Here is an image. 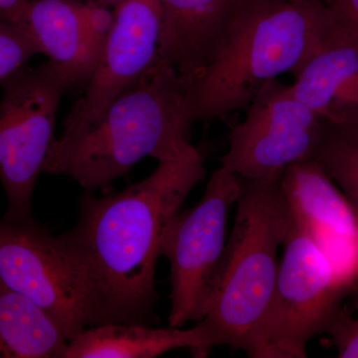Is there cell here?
I'll list each match as a JSON object with an SVG mask.
<instances>
[{"mask_svg": "<svg viewBox=\"0 0 358 358\" xmlns=\"http://www.w3.org/2000/svg\"><path fill=\"white\" fill-rule=\"evenodd\" d=\"M355 310L353 315L343 307L326 333L331 336V343L338 350V357L341 358H358V296Z\"/></svg>", "mask_w": 358, "mask_h": 358, "instance_id": "20", "label": "cell"}, {"mask_svg": "<svg viewBox=\"0 0 358 358\" xmlns=\"http://www.w3.org/2000/svg\"><path fill=\"white\" fill-rule=\"evenodd\" d=\"M256 0H160L159 62L192 78L222 50Z\"/></svg>", "mask_w": 358, "mask_h": 358, "instance_id": "12", "label": "cell"}, {"mask_svg": "<svg viewBox=\"0 0 358 358\" xmlns=\"http://www.w3.org/2000/svg\"><path fill=\"white\" fill-rule=\"evenodd\" d=\"M241 192L240 178L222 166L212 173L201 200L169 224L162 256L171 264L169 326L199 322L215 294L226 249L228 213Z\"/></svg>", "mask_w": 358, "mask_h": 358, "instance_id": "8", "label": "cell"}, {"mask_svg": "<svg viewBox=\"0 0 358 358\" xmlns=\"http://www.w3.org/2000/svg\"><path fill=\"white\" fill-rule=\"evenodd\" d=\"M76 1L89 50L98 61L114 22L115 0Z\"/></svg>", "mask_w": 358, "mask_h": 358, "instance_id": "19", "label": "cell"}, {"mask_svg": "<svg viewBox=\"0 0 358 358\" xmlns=\"http://www.w3.org/2000/svg\"><path fill=\"white\" fill-rule=\"evenodd\" d=\"M40 54L34 41L15 23L0 20V85Z\"/></svg>", "mask_w": 358, "mask_h": 358, "instance_id": "18", "label": "cell"}, {"mask_svg": "<svg viewBox=\"0 0 358 358\" xmlns=\"http://www.w3.org/2000/svg\"><path fill=\"white\" fill-rule=\"evenodd\" d=\"M331 20L358 43V0H322Z\"/></svg>", "mask_w": 358, "mask_h": 358, "instance_id": "21", "label": "cell"}, {"mask_svg": "<svg viewBox=\"0 0 358 358\" xmlns=\"http://www.w3.org/2000/svg\"><path fill=\"white\" fill-rule=\"evenodd\" d=\"M294 79V96L322 121L358 119V43L334 22Z\"/></svg>", "mask_w": 358, "mask_h": 358, "instance_id": "13", "label": "cell"}, {"mask_svg": "<svg viewBox=\"0 0 358 358\" xmlns=\"http://www.w3.org/2000/svg\"><path fill=\"white\" fill-rule=\"evenodd\" d=\"M0 181L7 199L3 219L32 217V196L44 173L61 99L73 88L70 77L50 61L26 65L1 85Z\"/></svg>", "mask_w": 358, "mask_h": 358, "instance_id": "7", "label": "cell"}, {"mask_svg": "<svg viewBox=\"0 0 358 358\" xmlns=\"http://www.w3.org/2000/svg\"><path fill=\"white\" fill-rule=\"evenodd\" d=\"M331 24L322 0H256L218 55L188 79L190 126L244 109L268 82L294 76Z\"/></svg>", "mask_w": 358, "mask_h": 358, "instance_id": "3", "label": "cell"}, {"mask_svg": "<svg viewBox=\"0 0 358 358\" xmlns=\"http://www.w3.org/2000/svg\"><path fill=\"white\" fill-rule=\"evenodd\" d=\"M280 185L294 222L307 231L341 275L358 272V214L313 162L286 169Z\"/></svg>", "mask_w": 358, "mask_h": 358, "instance_id": "11", "label": "cell"}, {"mask_svg": "<svg viewBox=\"0 0 358 358\" xmlns=\"http://www.w3.org/2000/svg\"><path fill=\"white\" fill-rule=\"evenodd\" d=\"M8 21L22 28L40 54L64 71L73 87H85L96 61L85 38L76 0H29Z\"/></svg>", "mask_w": 358, "mask_h": 358, "instance_id": "15", "label": "cell"}, {"mask_svg": "<svg viewBox=\"0 0 358 358\" xmlns=\"http://www.w3.org/2000/svg\"><path fill=\"white\" fill-rule=\"evenodd\" d=\"M188 78L157 61L95 122L52 143L44 173L67 176L87 192H110L115 180L145 157H195L186 117Z\"/></svg>", "mask_w": 358, "mask_h": 358, "instance_id": "2", "label": "cell"}, {"mask_svg": "<svg viewBox=\"0 0 358 358\" xmlns=\"http://www.w3.org/2000/svg\"><path fill=\"white\" fill-rule=\"evenodd\" d=\"M205 176L199 154L159 162L154 173L122 192L80 199L79 221L62 236L88 270L100 324H155V267L164 233Z\"/></svg>", "mask_w": 358, "mask_h": 358, "instance_id": "1", "label": "cell"}, {"mask_svg": "<svg viewBox=\"0 0 358 358\" xmlns=\"http://www.w3.org/2000/svg\"><path fill=\"white\" fill-rule=\"evenodd\" d=\"M324 121L301 102L291 85L272 80L231 129L223 169L247 180H279L289 166L312 160Z\"/></svg>", "mask_w": 358, "mask_h": 358, "instance_id": "9", "label": "cell"}, {"mask_svg": "<svg viewBox=\"0 0 358 358\" xmlns=\"http://www.w3.org/2000/svg\"><path fill=\"white\" fill-rule=\"evenodd\" d=\"M162 33L160 0H115L112 28L63 131L95 122L117 96L152 69L159 61Z\"/></svg>", "mask_w": 358, "mask_h": 358, "instance_id": "10", "label": "cell"}, {"mask_svg": "<svg viewBox=\"0 0 358 358\" xmlns=\"http://www.w3.org/2000/svg\"><path fill=\"white\" fill-rule=\"evenodd\" d=\"M240 183L217 288L208 313L197 322L212 348L227 345L248 353L274 294L280 266L278 250L293 217L280 179L240 178Z\"/></svg>", "mask_w": 358, "mask_h": 358, "instance_id": "4", "label": "cell"}, {"mask_svg": "<svg viewBox=\"0 0 358 358\" xmlns=\"http://www.w3.org/2000/svg\"><path fill=\"white\" fill-rule=\"evenodd\" d=\"M313 162L338 186L358 214V119L324 121Z\"/></svg>", "mask_w": 358, "mask_h": 358, "instance_id": "17", "label": "cell"}, {"mask_svg": "<svg viewBox=\"0 0 358 358\" xmlns=\"http://www.w3.org/2000/svg\"><path fill=\"white\" fill-rule=\"evenodd\" d=\"M282 249L274 294L249 357H307L308 341L327 333L352 294L319 245L294 220Z\"/></svg>", "mask_w": 358, "mask_h": 358, "instance_id": "5", "label": "cell"}, {"mask_svg": "<svg viewBox=\"0 0 358 358\" xmlns=\"http://www.w3.org/2000/svg\"><path fill=\"white\" fill-rule=\"evenodd\" d=\"M179 348L206 357L212 345L199 322L189 329L110 322L78 334L68 343L65 358H154Z\"/></svg>", "mask_w": 358, "mask_h": 358, "instance_id": "14", "label": "cell"}, {"mask_svg": "<svg viewBox=\"0 0 358 358\" xmlns=\"http://www.w3.org/2000/svg\"><path fill=\"white\" fill-rule=\"evenodd\" d=\"M68 343L50 313L0 284V358H65Z\"/></svg>", "mask_w": 358, "mask_h": 358, "instance_id": "16", "label": "cell"}, {"mask_svg": "<svg viewBox=\"0 0 358 358\" xmlns=\"http://www.w3.org/2000/svg\"><path fill=\"white\" fill-rule=\"evenodd\" d=\"M0 284L50 313L69 343L100 324L98 299L84 263L62 234L54 236L33 217L0 219Z\"/></svg>", "mask_w": 358, "mask_h": 358, "instance_id": "6", "label": "cell"}, {"mask_svg": "<svg viewBox=\"0 0 358 358\" xmlns=\"http://www.w3.org/2000/svg\"><path fill=\"white\" fill-rule=\"evenodd\" d=\"M29 0H0V20H8Z\"/></svg>", "mask_w": 358, "mask_h": 358, "instance_id": "22", "label": "cell"}]
</instances>
